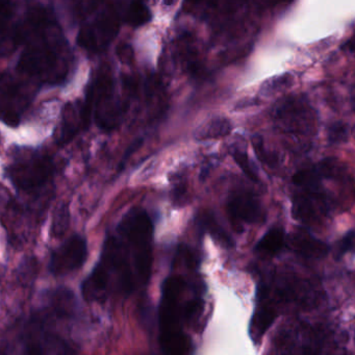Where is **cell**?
I'll use <instances>...</instances> for the list:
<instances>
[{
  "instance_id": "cell-1",
  "label": "cell",
  "mask_w": 355,
  "mask_h": 355,
  "mask_svg": "<svg viewBox=\"0 0 355 355\" xmlns=\"http://www.w3.org/2000/svg\"><path fill=\"white\" fill-rule=\"evenodd\" d=\"M153 226L146 211H130L103 244L101 259L82 286L88 302L128 297L144 288L153 266Z\"/></svg>"
},
{
  "instance_id": "cell-2",
  "label": "cell",
  "mask_w": 355,
  "mask_h": 355,
  "mask_svg": "<svg viewBox=\"0 0 355 355\" xmlns=\"http://www.w3.org/2000/svg\"><path fill=\"white\" fill-rule=\"evenodd\" d=\"M24 44L17 69L42 83L58 84L68 73L67 44L51 12L44 7L28 12L18 30Z\"/></svg>"
},
{
  "instance_id": "cell-3",
  "label": "cell",
  "mask_w": 355,
  "mask_h": 355,
  "mask_svg": "<svg viewBox=\"0 0 355 355\" xmlns=\"http://www.w3.org/2000/svg\"><path fill=\"white\" fill-rule=\"evenodd\" d=\"M186 282L172 275L163 286L159 307V340L165 355H190V345L184 332V321H190L191 301L184 300Z\"/></svg>"
},
{
  "instance_id": "cell-4",
  "label": "cell",
  "mask_w": 355,
  "mask_h": 355,
  "mask_svg": "<svg viewBox=\"0 0 355 355\" xmlns=\"http://www.w3.org/2000/svg\"><path fill=\"white\" fill-rule=\"evenodd\" d=\"M95 121L105 130H112L119 124L121 118V105L115 95L112 74L107 70H101L92 85L86 101Z\"/></svg>"
},
{
  "instance_id": "cell-5",
  "label": "cell",
  "mask_w": 355,
  "mask_h": 355,
  "mask_svg": "<svg viewBox=\"0 0 355 355\" xmlns=\"http://www.w3.org/2000/svg\"><path fill=\"white\" fill-rule=\"evenodd\" d=\"M120 19L121 17L116 8H105L97 14L92 21L80 28L78 36V45L93 53L107 49L117 37Z\"/></svg>"
},
{
  "instance_id": "cell-6",
  "label": "cell",
  "mask_w": 355,
  "mask_h": 355,
  "mask_svg": "<svg viewBox=\"0 0 355 355\" xmlns=\"http://www.w3.org/2000/svg\"><path fill=\"white\" fill-rule=\"evenodd\" d=\"M30 101L28 91L24 85L9 74L0 73V121L17 126Z\"/></svg>"
},
{
  "instance_id": "cell-7",
  "label": "cell",
  "mask_w": 355,
  "mask_h": 355,
  "mask_svg": "<svg viewBox=\"0 0 355 355\" xmlns=\"http://www.w3.org/2000/svg\"><path fill=\"white\" fill-rule=\"evenodd\" d=\"M26 355H76V352L61 336L47 329L44 320L36 317L28 326Z\"/></svg>"
},
{
  "instance_id": "cell-8",
  "label": "cell",
  "mask_w": 355,
  "mask_h": 355,
  "mask_svg": "<svg viewBox=\"0 0 355 355\" xmlns=\"http://www.w3.org/2000/svg\"><path fill=\"white\" fill-rule=\"evenodd\" d=\"M53 161L47 157H36L11 166L9 176L20 190L32 191L46 184L53 174Z\"/></svg>"
},
{
  "instance_id": "cell-9",
  "label": "cell",
  "mask_w": 355,
  "mask_h": 355,
  "mask_svg": "<svg viewBox=\"0 0 355 355\" xmlns=\"http://www.w3.org/2000/svg\"><path fill=\"white\" fill-rule=\"evenodd\" d=\"M88 257V247L83 236H73L51 255L49 270L55 276L72 273L83 267Z\"/></svg>"
},
{
  "instance_id": "cell-10",
  "label": "cell",
  "mask_w": 355,
  "mask_h": 355,
  "mask_svg": "<svg viewBox=\"0 0 355 355\" xmlns=\"http://www.w3.org/2000/svg\"><path fill=\"white\" fill-rule=\"evenodd\" d=\"M298 194L293 201V213L295 218L303 223L313 224L319 222L329 211V201L319 186L299 188Z\"/></svg>"
},
{
  "instance_id": "cell-11",
  "label": "cell",
  "mask_w": 355,
  "mask_h": 355,
  "mask_svg": "<svg viewBox=\"0 0 355 355\" xmlns=\"http://www.w3.org/2000/svg\"><path fill=\"white\" fill-rule=\"evenodd\" d=\"M227 213L236 230H242L245 224L263 221V209L254 195L246 191H238L230 195Z\"/></svg>"
},
{
  "instance_id": "cell-12",
  "label": "cell",
  "mask_w": 355,
  "mask_h": 355,
  "mask_svg": "<svg viewBox=\"0 0 355 355\" xmlns=\"http://www.w3.org/2000/svg\"><path fill=\"white\" fill-rule=\"evenodd\" d=\"M274 117L286 130L304 134L313 130V113L301 99L290 98L279 103L274 110Z\"/></svg>"
},
{
  "instance_id": "cell-13",
  "label": "cell",
  "mask_w": 355,
  "mask_h": 355,
  "mask_svg": "<svg viewBox=\"0 0 355 355\" xmlns=\"http://www.w3.org/2000/svg\"><path fill=\"white\" fill-rule=\"evenodd\" d=\"M92 114L86 103H70L64 109L63 121L60 128L59 141L67 143L90 122Z\"/></svg>"
},
{
  "instance_id": "cell-14",
  "label": "cell",
  "mask_w": 355,
  "mask_h": 355,
  "mask_svg": "<svg viewBox=\"0 0 355 355\" xmlns=\"http://www.w3.org/2000/svg\"><path fill=\"white\" fill-rule=\"evenodd\" d=\"M13 3L0 1V55L14 51L18 43L19 24L14 21Z\"/></svg>"
},
{
  "instance_id": "cell-15",
  "label": "cell",
  "mask_w": 355,
  "mask_h": 355,
  "mask_svg": "<svg viewBox=\"0 0 355 355\" xmlns=\"http://www.w3.org/2000/svg\"><path fill=\"white\" fill-rule=\"evenodd\" d=\"M290 245L297 254L306 259H320L327 253V246L305 230H299L290 238Z\"/></svg>"
},
{
  "instance_id": "cell-16",
  "label": "cell",
  "mask_w": 355,
  "mask_h": 355,
  "mask_svg": "<svg viewBox=\"0 0 355 355\" xmlns=\"http://www.w3.org/2000/svg\"><path fill=\"white\" fill-rule=\"evenodd\" d=\"M286 234L279 227L271 228L255 246V252L263 257L278 254L286 245Z\"/></svg>"
},
{
  "instance_id": "cell-17",
  "label": "cell",
  "mask_w": 355,
  "mask_h": 355,
  "mask_svg": "<svg viewBox=\"0 0 355 355\" xmlns=\"http://www.w3.org/2000/svg\"><path fill=\"white\" fill-rule=\"evenodd\" d=\"M232 130L230 120L225 118H216L197 130L195 138L198 141L213 140V139L223 138Z\"/></svg>"
},
{
  "instance_id": "cell-18",
  "label": "cell",
  "mask_w": 355,
  "mask_h": 355,
  "mask_svg": "<svg viewBox=\"0 0 355 355\" xmlns=\"http://www.w3.org/2000/svg\"><path fill=\"white\" fill-rule=\"evenodd\" d=\"M124 21L132 26H142L151 20V12L145 3L132 1L124 12Z\"/></svg>"
},
{
  "instance_id": "cell-19",
  "label": "cell",
  "mask_w": 355,
  "mask_h": 355,
  "mask_svg": "<svg viewBox=\"0 0 355 355\" xmlns=\"http://www.w3.org/2000/svg\"><path fill=\"white\" fill-rule=\"evenodd\" d=\"M199 220H200V224L202 225V227L207 232H209L216 240L219 241L223 245H228V246L232 244V240L230 234L226 232L223 227H221L217 218L211 211L202 213Z\"/></svg>"
},
{
  "instance_id": "cell-20",
  "label": "cell",
  "mask_w": 355,
  "mask_h": 355,
  "mask_svg": "<svg viewBox=\"0 0 355 355\" xmlns=\"http://www.w3.org/2000/svg\"><path fill=\"white\" fill-rule=\"evenodd\" d=\"M70 223V213L67 205H61L53 214L51 234L53 238H61L67 232Z\"/></svg>"
},
{
  "instance_id": "cell-21",
  "label": "cell",
  "mask_w": 355,
  "mask_h": 355,
  "mask_svg": "<svg viewBox=\"0 0 355 355\" xmlns=\"http://www.w3.org/2000/svg\"><path fill=\"white\" fill-rule=\"evenodd\" d=\"M232 155L236 165L241 168V170L244 172L245 175L249 180L255 182H259V175H257V171L253 168L252 163H251L246 153H243L240 149H234V150H232Z\"/></svg>"
},
{
  "instance_id": "cell-22",
  "label": "cell",
  "mask_w": 355,
  "mask_h": 355,
  "mask_svg": "<svg viewBox=\"0 0 355 355\" xmlns=\"http://www.w3.org/2000/svg\"><path fill=\"white\" fill-rule=\"evenodd\" d=\"M349 134L350 132H349L348 124L336 122L330 126L328 137H329L330 142L340 143L348 140Z\"/></svg>"
},
{
  "instance_id": "cell-23",
  "label": "cell",
  "mask_w": 355,
  "mask_h": 355,
  "mask_svg": "<svg viewBox=\"0 0 355 355\" xmlns=\"http://www.w3.org/2000/svg\"><path fill=\"white\" fill-rule=\"evenodd\" d=\"M172 198L178 205H182L188 200V189H187V184L182 180L176 182V186L172 191Z\"/></svg>"
},
{
  "instance_id": "cell-24",
  "label": "cell",
  "mask_w": 355,
  "mask_h": 355,
  "mask_svg": "<svg viewBox=\"0 0 355 355\" xmlns=\"http://www.w3.org/2000/svg\"><path fill=\"white\" fill-rule=\"evenodd\" d=\"M290 76H282V78H274L273 80H271V84L266 85V92L274 93V91L282 90V89L286 88V87L288 86L290 84Z\"/></svg>"
},
{
  "instance_id": "cell-25",
  "label": "cell",
  "mask_w": 355,
  "mask_h": 355,
  "mask_svg": "<svg viewBox=\"0 0 355 355\" xmlns=\"http://www.w3.org/2000/svg\"><path fill=\"white\" fill-rule=\"evenodd\" d=\"M354 246V232L351 230L345 236V238L340 243V254L343 255L348 251L352 250Z\"/></svg>"
},
{
  "instance_id": "cell-26",
  "label": "cell",
  "mask_w": 355,
  "mask_h": 355,
  "mask_svg": "<svg viewBox=\"0 0 355 355\" xmlns=\"http://www.w3.org/2000/svg\"><path fill=\"white\" fill-rule=\"evenodd\" d=\"M118 55H119L120 60L124 63H130L132 59V51L128 45H121L118 49Z\"/></svg>"
}]
</instances>
